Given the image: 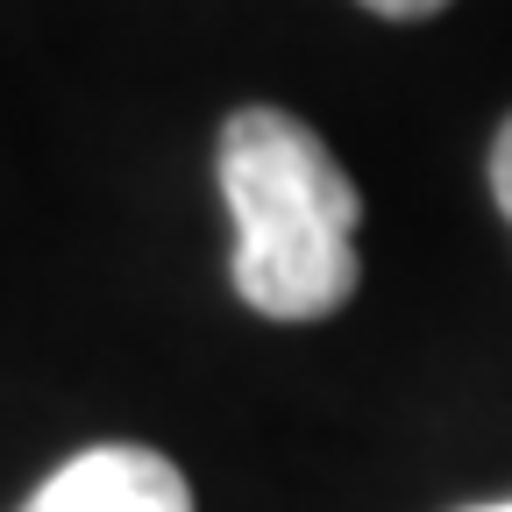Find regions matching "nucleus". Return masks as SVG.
<instances>
[{"label": "nucleus", "instance_id": "nucleus-3", "mask_svg": "<svg viewBox=\"0 0 512 512\" xmlns=\"http://www.w3.org/2000/svg\"><path fill=\"white\" fill-rule=\"evenodd\" d=\"M491 200H498V214L512 221V121L498 128V143H491Z\"/></svg>", "mask_w": 512, "mask_h": 512}, {"label": "nucleus", "instance_id": "nucleus-1", "mask_svg": "<svg viewBox=\"0 0 512 512\" xmlns=\"http://www.w3.org/2000/svg\"><path fill=\"white\" fill-rule=\"evenodd\" d=\"M221 200L235 214V292L264 320H328L356 299L363 192L285 107H242L221 128Z\"/></svg>", "mask_w": 512, "mask_h": 512}, {"label": "nucleus", "instance_id": "nucleus-2", "mask_svg": "<svg viewBox=\"0 0 512 512\" xmlns=\"http://www.w3.org/2000/svg\"><path fill=\"white\" fill-rule=\"evenodd\" d=\"M22 512H192V484L157 448L100 441V448H79L64 470H50Z\"/></svg>", "mask_w": 512, "mask_h": 512}, {"label": "nucleus", "instance_id": "nucleus-4", "mask_svg": "<svg viewBox=\"0 0 512 512\" xmlns=\"http://www.w3.org/2000/svg\"><path fill=\"white\" fill-rule=\"evenodd\" d=\"M370 15H392V22H420V15H441L448 0H363Z\"/></svg>", "mask_w": 512, "mask_h": 512}, {"label": "nucleus", "instance_id": "nucleus-5", "mask_svg": "<svg viewBox=\"0 0 512 512\" xmlns=\"http://www.w3.org/2000/svg\"><path fill=\"white\" fill-rule=\"evenodd\" d=\"M470 512H512V498H505V505H470Z\"/></svg>", "mask_w": 512, "mask_h": 512}]
</instances>
